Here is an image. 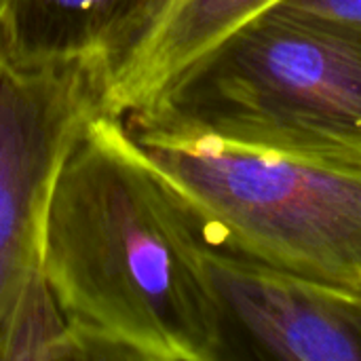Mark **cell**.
Segmentation results:
<instances>
[{
    "instance_id": "6da1fadb",
    "label": "cell",
    "mask_w": 361,
    "mask_h": 361,
    "mask_svg": "<svg viewBox=\"0 0 361 361\" xmlns=\"http://www.w3.org/2000/svg\"><path fill=\"white\" fill-rule=\"evenodd\" d=\"M40 267L93 360L224 357L205 241L125 118L99 114L66 161Z\"/></svg>"
},
{
    "instance_id": "7a4b0ae2",
    "label": "cell",
    "mask_w": 361,
    "mask_h": 361,
    "mask_svg": "<svg viewBox=\"0 0 361 361\" xmlns=\"http://www.w3.org/2000/svg\"><path fill=\"white\" fill-rule=\"evenodd\" d=\"M125 123L361 161V23L275 6Z\"/></svg>"
},
{
    "instance_id": "3957f363",
    "label": "cell",
    "mask_w": 361,
    "mask_h": 361,
    "mask_svg": "<svg viewBox=\"0 0 361 361\" xmlns=\"http://www.w3.org/2000/svg\"><path fill=\"white\" fill-rule=\"evenodd\" d=\"M131 135L207 245L361 296V161L205 133Z\"/></svg>"
},
{
    "instance_id": "277c9868",
    "label": "cell",
    "mask_w": 361,
    "mask_h": 361,
    "mask_svg": "<svg viewBox=\"0 0 361 361\" xmlns=\"http://www.w3.org/2000/svg\"><path fill=\"white\" fill-rule=\"evenodd\" d=\"M108 66H17L0 57V332L42 264L57 180L89 125L106 112Z\"/></svg>"
},
{
    "instance_id": "5b68a950",
    "label": "cell",
    "mask_w": 361,
    "mask_h": 361,
    "mask_svg": "<svg viewBox=\"0 0 361 361\" xmlns=\"http://www.w3.org/2000/svg\"><path fill=\"white\" fill-rule=\"evenodd\" d=\"M205 267L228 326L269 355L361 361V296L205 243Z\"/></svg>"
},
{
    "instance_id": "8992f818",
    "label": "cell",
    "mask_w": 361,
    "mask_h": 361,
    "mask_svg": "<svg viewBox=\"0 0 361 361\" xmlns=\"http://www.w3.org/2000/svg\"><path fill=\"white\" fill-rule=\"evenodd\" d=\"M283 0H163L144 32L110 66L106 112L127 118L190 66Z\"/></svg>"
},
{
    "instance_id": "52a82bcc",
    "label": "cell",
    "mask_w": 361,
    "mask_h": 361,
    "mask_svg": "<svg viewBox=\"0 0 361 361\" xmlns=\"http://www.w3.org/2000/svg\"><path fill=\"white\" fill-rule=\"evenodd\" d=\"M163 0H0V57L17 66L102 61L144 32Z\"/></svg>"
},
{
    "instance_id": "ba28073f",
    "label": "cell",
    "mask_w": 361,
    "mask_h": 361,
    "mask_svg": "<svg viewBox=\"0 0 361 361\" xmlns=\"http://www.w3.org/2000/svg\"><path fill=\"white\" fill-rule=\"evenodd\" d=\"M21 360H91L85 336L59 307L42 267L25 281L0 332V361Z\"/></svg>"
},
{
    "instance_id": "9c48e42d",
    "label": "cell",
    "mask_w": 361,
    "mask_h": 361,
    "mask_svg": "<svg viewBox=\"0 0 361 361\" xmlns=\"http://www.w3.org/2000/svg\"><path fill=\"white\" fill-rule=\"evenodd\" d=\"M281 8L361 23V0H283Z\"/></svg>"
}]
</instances>
